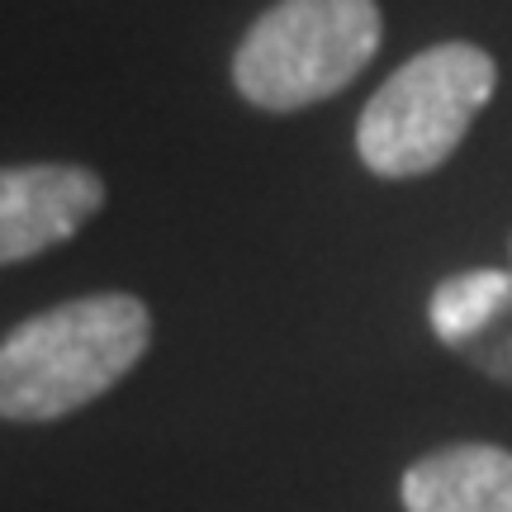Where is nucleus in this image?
Returning a JSON list of instances; mask_svg holds the SVG:
<instances>
[{
  "label": "nucleus",
  "mask_w": 512,
  "mask_h": 512,
  "mask_svg": "<svg viewBox=\"0 0 512 512\" xmlns=\"http://www.w3.org/2000/svg\"><path fill=\"white\" fill-rule=\"evenodd\" d=\"M498 86L494 57L475 43H437L408 57L370 95L356 124V152L384 181L427 176L451 162Z\"/></svg>",
  "instance_id": "f03ea898"
},
{
  "label": "nucleus",
  "mask_w": 512,
  "mask_h": 512,
  "mask_svg": "<svg viewBox=\"0 0 512 512\" xmlns=\"http://www.w3.org/2000/svg\"><path fill=\"white\" fill-rule=\"evenodd\" d=\"M105 209V181L76 162L0 166V266L72 242Z\"/></svg>",
  "instance_id": "20e7f679"
},
{
  "label": "nucleus",
  "mask_w": 512,
  "mask_h": 512,
  "mask_svg": "<svg viewBox=\"0 0 512 512\" xmlns=\"http://www.w3.org/2000/svg\"><path fill=\"white\" fill-rule=\"evenodd\" d=\"M408 512H512V451L456 441L413 460L399 479Z\"/></svg>",
  "instance_id": "423d86ee"
},
{
  "label": "nucleus",
  "mask_w": 512,
  "mask_h": 512,
  "mask_svg": "<svg viewBox=\"0 0 512 512\" xmlns=\"http://www.w3.org/2000/svg\"><path fill=\"white\" fill-rule=\"evenodd\" d=\"M427 323L441 347H451L479 375L512 389V271L479 266L446 275L432 290Z\"/></svg>",
  "instance_id": "39448f33"
},
{
  "label": "nucleus",
  "mask_w": 512,
  "mask_h": 512,
  "mask_svg": "<svg viewBox=\"0 0 512 512\" xmlns=\"http://www.w3.org/2000/svg\"><path fill=\"white\" fill-rule=\"evenodd\" d=\"M152 313L138 294H81L0 337V418L57 422L110 394L147 356Z\"/></svg>",
  "instance_id": "f257e3e1"
},
{
  "label": "nucleus",
  "mask_w": 512,
  "mask_h": 512,
  "mask_svg": "<svg viewBox=\"0 0 512 512\" xmlns=\"http://www.w3.org/2000/svg\"><path fill=\"white\" fill-rule=\"evenodd\" d=\"M380 34L375 0H280L238 43L233 86L266 114L309 110L366 72Z\"/></svg>",
  "instance_id": "7ed1b4c3"
}]
</instances>
